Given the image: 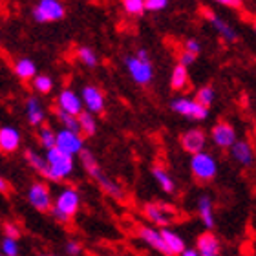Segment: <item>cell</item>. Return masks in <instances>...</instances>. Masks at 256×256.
Instances as JSON below:
<instances>
[{
  "label": "cell",
  "instance_id": "cell-4",
  "mask_svg": "<svg viewBox=\"0 0 256 256\" xmlns=\"http://www.w3.org/2000/svg\"><path fill=\"white\" fill-rule=\"evenodd\" d=\"M124 70L128 72V75L132 77V80L138 86H146L150 84V80L154 77V66L150 59H141L138 55H126L123 59Z\"/></svg>",
  "mask_w": 256,
  "mask_h": 256
},
{
  "label": "cell",
  "instance_id": "cell-19",
  "mask_svg": "<svg viewBox=\"0 0 256 256\" xmlns=\"http://www.w3.org/2000/svg\"><path fill=\"white\" fill-rule=\"evenodd\" d=\"M207 18H208V22L212 24L214 30H216V33H218L220 37L224 38L225 42H227V44L238 42V33H236L234 28L230 26V24L225 20V18L218 16L216 13H207Z\"/></svg>",
  "mask_w": 256,
  "mask_h": 256
},
{
  "label": "cell",
  "instance_id": "cell-30",
  "mask_svg": "<svg viewBox=\"0 0 256 256\" xmlns=\"http://www.w3.org/2000/svg\"><path fill=\"white\" fill-rule=\"evenodd\" d=\"M38 143L44 150L54 148L57 144V132L54 128L48 126V124H40V130H38Z\"/></svg>",
  "mask_w": 256,
  "mask_h": 256
},
{
  "label": "cell",
  "instance_id": "cell-33",
  "mask_svg": "<svg viewBox=\"0 0 256 256\" xmlns=\"http://www.w3.org/2000/svg\"><path fill=\"white\" fill-rule=\"evenodd\" d=\"M214 99H216V92H214L212 86H202V88H198L196 92V101H200L202 104H205V106H212Z\"/></svg>",
  "mask_w": 256,
  "mask_h": 256
},
{
  "label": "cell",
  "instance_id": "cell-42",
  "mask_svg": "<svg viewBox=\"0 0 256 256\" xmlns=\"http://www.w3.org/2000/svg\"><path fill=\"white\" fill-rule=\"evenodd\" d=\"M8 190H10V185H8V182H6L4 178H0V192H2V194H6Z\"/></svg>",
  "mask_w": 256,
  "mask_h": 256
},
{
  "label": "cell",
  "instance_id": "cell-23",
  "mask_svg": "<svg viewBox=\"0 0 256 256\" xmlns=\"http://www.w3.org/2000/svg\"><path fill=\"white\" fill-rule=\"evenodd\" d=\"M152 176H154L156 183L161 187V190L166 192V194H176V182H174V178L166 172V168L160 165H154L152 166Z\"/></svg>",
  "mask_w": 256,
  "mask_h": 256
},
{
  "label": "cell",
  "instance_id": "cell-41",
  "mask_svg": "<svg viewBox=\"0 0 256 256\" xmlns=\"http://www.w3.org/2000/svg\"><path fill=\"white\" fill-rule=\"evenodd\" d=\"M182 256H200V251H198V247H185Z\"/></svg>",
  "mask_w": 256,
  "mask_h": 256
},
{
  "label": "cell",
  "instance_id": "cell-10",
  "mask_svg": "<svg viewBox=\"0 0 256 256\" xmlns=\"http://www.w3.org/2000/svg\"><path fill=\"white\" fill-rule=\"evenodd\" d=\"M210 139L218 148L230 150V146L238 141V134H236V128L230 123L220 121L210 128Z\"/></svg>",
  "mask_w": 256,
  "mask_h": 256
},
{
  "label": "cell",
  "instance_id": "cell-6",
  "mask_svg": "<svg viewBox=\"0 0 256 256\" xmlns=\"http://www.w3.org/2000/svg\"><path fill=\"white\" fill-rule=\"evenodd\" d=\"M64 15H66V8L60 0H38L37 6L32 10L33 20L38 22V24L62 20Z\"/></svg>",
  "mask_w": 256,
  "mask_h": 256
},
{
  "label": "cell",
  "instance_id": "cell-14",
  "mask_svg": "<svg viewBox=\"0 0 256 256\" xmlns=\"http://www.w3.org/2000/svg\"><path fill=\"white\" fill-rule=\"evenodd\" d=\"M57 108L74 114V116H79L84 110V102H82V97L77 96L72 88H64L57 97Z\"/></svg>",
  "mask_w": 256,
  "mask_h": 256
},
{
  "label": "cell",
  "instance_id": "cell-16",
  "mask_svg": "<svg viewBox=\"0 0 256 256\" xmlns=\"http://www.w3.org/2000/svg\"><path fill=\"white\" fill-rule=\"evenodd\" d=\"M196 247L200 251V256H218L222 251V244H220L218 236L212 232V229H207L198 236Z\"/></svg>",
  "mask_w": 256,
  "mask_h": 256
},
{
  "label": "cell",
  "instance_id": "cell-7",
  "mask_svg": "<svg viewBox=\"0 0 256 256\" xmlns=\"http://www.w3.org/2000/svg\"><path fill=\"white\" fill-rule=\"evenodd\" d=\"M143 214L144 218L148 220L152 225L158 227H168L172 224V218L176 214V208L166 203H158V202H148L143 205Z\"/></svg>",
  "mask_w": 256,
  "mask_h": 256
},
{
  "label": "cell",
  "instance_id": "cell-15",
  "mask_svg": "<svg viewBox=\"0 0 256 256\" xmlns=\"http://www.w3.org/2000/svg\"><path fill=\"white\" fill-rule=\"evenodd\" d=\"M22 141L20 132L16 130L15 126H10V124H4L0 128V152L2 154H13L18 150Z\"/></svg>",
  "mask_w": 256,
  "mask_h": 256
},
{
  "label": "cell",
  "instance_id": "cell-17",
  "mask_svg": "<svg viewBox=\"0 0 256 256\" xmlns=\"http://www.w3.org/2000/svg\"><path fill=\"white\" fill-rule=\"evenodd\" d=\"M92 178L96 180L97 187L101 188V190L104 192L106 196L114 198V200H119V202H121V200H124V188L121 187L118 182H114L110 176H106V174H104L101 168H99V170H97Z\"/></svg>",
  "mask_w": 256,
  "mask_h": 256
},
{
  "label": "cell",
  "instance_id": "cell-24",
  "mask_svg": "<svg viewBox=\"0 0 256 256\" xmlns=\"http://www.w3.org/2000/svg\"><path fill=\"white\" fill-rule=\"evenodd\" d=\"M170 88L176 92H183L188 88V66L178 62L172 68L170 74Z\"/></svg>",
  "mask_w": 256,
  "mask_h": 256
},
{
  "label": "cell",
  "instance_id": "cell-2",
  "mask_svg": "<svg viewBox=\"0 0 256 256\" xmlns=\"http://www.w3.org/2000/svg\"><path fill=\"white\" fill-rule=\"evenodd\" d=\"M46 158H48V163H50V174H48L50 182L59 183L74 174L75 156L64 152L59 146H54V148L46 150Z\"/></svg>",
  "mask_w": 256,
  "mask_h": 256
},
{
  "label": "cell",
  "instance_id": "cell-36",
  "mask_svg": "<svg viewBox=\"0 0 256 256\" xmlns=\"http://www.w3.org/2000/svg\"><path fill=\"white\" fill-rule=\"evenodd\" d=\"M144 4H146V11L160 13V11H165L168 8V0H144Z\"/></svg>",
  "mask_w": 256,
  "mask_h": 256
},
{
  "label": "cell",
  "instance_id": "cell-39",
  "mask_svg": "<svg viewBox=\"0 0 256 256\" xmlns=\"http://www.w3.org/2000/svg\"><path fill=\"white\" fill-rule=\"evenodd\" d=\"M183 48L188 50V52H192V54L200 55V52H202V44L198 42L196 38H187V40L183 42Z\"/></svg>",
  "mask_w": 256,
  "mask_h": 256
},
{
  "label": "cell",
  "instance_id": "cell-27",
  "mask_svg": "<svg viewBox=\"0 0 256 256\" xmlns=\"http://www.w3.org/2000/svg\"><path fill=\"white\" fill-rule=\"evenodd\" d=\"M97 114L90 112V110H82L79 114V123H80V134L84 136V138H94L97 134V119H96Z\"/></svg>",
  "mask_w": 256,
  "mask_h": 256
},
{
  "label": "cell",
  "instance_id": "cell-3",
  "mask_svg": "<svg viewBox=\"0 0 256 256\" xmlns=\"http://www.w3.org/2000/svg\"><path fill=\"white\" fill-rule=\"evenodd\" d=\"M190 172L200 183H210L218 176V161L205 150L190 156Z\"/></svg>",
  "mask_w": 256,
  "mask_h": 256
},
{
  "label": "cell",
  "instance_id": "cell-28",
  "mask_svg": "<svg viewBox=\"0 0 256 256\" xmlns=\"http://www.w3.org/2000/svg\"><path fill=\"white\" fill-rule=\"evenodd\" d=\"M55 118L62 124V128H70V130H75V132H80V123H79V116H74L70 112H64L60 108L55 106Z\"/></svg>",
  "mask_w": 256,
  "mask_h": 256
},
{
  "label": "cell",
  "instance_id": "cell-5",
  "mask_svg": "<svg viewBox=\"0 0 256 256\" xmlns=\"http://www.w3.org/2000/svg\"><path fill=\"white\" fill-rule=\"evenodd\" d=\"M170 110L182 118L192 119V121H205L208 118V106L196 101V97H178L170 101Z\"/></svg>",
  "mask_w": 256,
  "mask_h": 256
},
{
  "label": "cell",
  "instance_id": "cell-35",
  "mask_svg": "<svg viewBox=\"0 0 256 256\" xmlns=\"http://www.w3.org/2000/svg\"><path fill=\"white\" fill-rule=\"evenodd\" d=\"M2 232H4V236H11V238H20V227L16 224H13V222H10V220H6L4 224H2Z\"/></svg>",
  "mask_w": 256,
  "mask_h": 256
},
{
  "label": "cell",
  "instance_id": "cell-31",
  "mask_svg": "<svg viewBox=\"0 0 256 256\" xmlns=\"http://www.w3.org/2000/svg\"><path fill=\"white\" fill-rule=\"evenodd\" d=\"M77 57H79L80 62L84 64V66H88V68H96L97 64H99V57H97V54L90 46H80V48L77 50Z\"/></svg>",
  "mask_w": 256,
  "mask_h": 256
},
{
  "label": "cell",
  "instance_id": "cell-26",
  "mask_svg": "<svg viewBox=\"0 0 256 256\" xmlns=\"http://www.w3.org/2000/svg\"><path fill=\"white\" fill-rule=\"evenodd\" d=\"M161 232H163V238H165V244L170 251V256H182L183 249H185V242L176 230L168 229V227H161Z\"/></svg>",
  "mask_w": 256,
  "mask_h": 256
},
{
  "label": "cell",
  "instance_id": "cell-11",
  "mask_svg": "<svg viewBox=\"0 0 256 256\" xmlns=\"http://www.w3.org/2000/svg\"><path fill=\"white\" fill-rule=\"evenodd\" d=\"M60 150L68 152L72 156H79L84 148V136H80V132L70 130V128H62L57 132V144Z\"/></svg>",
  "mask_w": 256,
  "mask_h": 256
},
{
  "label": "cell",
  "instance_id": "cell-25",
  "mask_svg": "<svg viewBox=\"0 0 256 256\" xmlns=\"http://www.w3.org/2000/svg\"><path fill=\"white\" fill-rule=\"evenodd\" d=\"M13 72L20 80H33V77L37 75V64L33 62L32 59L20 57L13 62Z\"/></svg>",
  "mask_w": 256,
  "mask_h": 256
},
{
  "label": "cell",
  "instance_id": "cell-20",
  "mask_svg": "<svg viewBox=\"0 0 256 256\" xmlns=\"http://www.w3.org/2000/svg\"><path fill=\"white\" fill-rule=\"evenodd\" d=\"M196 207H198V216L202 220V224L205 225L207 229H214L216 220H214V208H212V200H210V196L202 194V196L198 198Z\"/></svg>",
  "mask_w": 256,
  "mask_h": 256
},
{
  "label": "cell",
  "instance_id": "cell-40",
  "mask_svg": "<svg viewBox=\"0 0 256 256\" xmlns=\"http://www.w3.org/2000/svg\"><path fill=\"white\" fill-rule=\"evenodd\" d=\"M214 2H218L225 8H230V10H242L244 8V0H214Z\"/></svg>",
  "mask_w": 256,
  "mask_h": 256
},
{
  "label": "cell",
  "instance_id": "cell-32",
  "mask_svg": "<svg viewBox=\"0 0 256 256\" xmlns=\"http://www.w3.org/2000/svg\"><path fill=\"white\" fill-rule=\"evenodd\" d=\"M121 4H123V10L132 16H141L146 13L144 0H121Z\"/></svg>",
  "mask_w": 256,
  "mask_h": 256
},
{
  "label": "cell",
  "instance_id": "cell-13",
  "mask_svg": "<svg viewBox=\"0 0 256 256\" xmlns=\"http://www.w3.org/2000/svg\"><path fill=\"white\" fill-rule=\"evenodd\" d=\"M80 97H82L86 110H90L94 114L104 112V94L101 92V88H97L94 84H86L80 90Z\"/></svg>",
  "mask_w": 256,
  "mask_h": 256
},
{
  "label": "cell",
  "instance_id": "cell-12",
  "mask_svg": "<svg viewBox=\"0 0 256 256\" xmlns=\"http://www.w3.org/2000/svg\"><path fill=\"white\" fill-rule=\"evenodd\" d=\"M180 141H182V148L192 156L205 150V146H207V134L203 132L202 128H190L187 132H183Z\"/></svg>",
  "mask_w": 256,
  "mask_h": 256
},
{
  "label": "cell",
  "instance_id": "cell-1",
  "mask_svg": "<svg viewBox=\"0 0 256 256\" xmlns=\"http://www.w3.org/2000/svg\"><path fill=\"white\" fill-rule=\"evenodd\" d=\"M80 207V194L74 187H64L59 190V194L54 200V207L50 210L52 218L57 224H68L75 214L79 212Z\"/></svg>",
  "mask_w": 256,
  "mask_h": 256
},
{
  "label": "cell",
  "instance_id": "cell-34",
  "mask_svg": "<svg viewBox=\"0 0 256 256\" xmlns=\"http://www.w3.org/2000/svg\"><path fill=\"white\" fill-rule=\"evenodd\" d=\"M0 251L2 256H18V240L16 238H11V236H4L2 238V244H0Z\"/></svg>",
  "mask_w": 256,
  "mask_h": 256
},
{
  "label": "cell",
  "instance_id": "cell-37",
  "mask_svg": "<svg viewBox=\"0 0 256 256\" xmlns=\"http://www.w3.org/2000/svg\"><path fill=\"white\" fill-rule=\"evenodd\" d=\"M64 252L68 256H79L80 252H82V246H80L79 242L68 240L64 244Z\"/></svg>",
  "mask_w": 256,
  "mask_h": 256
},
{
  "label": "cell",
  "instance_id": "cell-21",
  "mask_svg": "<svg viewBox=\"0 0 256 256\" xmlns=\"http://www.w3.org/2000/svg\"><path fill=\"white\" fill-rule=\"evenodd\" d=\"M26 118L28 123L32 126H40L44 123V119H46V112H44L42 104L35 96L26 99Z\"/></svg>",
  "mask_w": 256,
  "mask_h": 256
},
{
  "label": "cell",
  "instance_id": "cell-9",
  "mask_svg": "<svg viewBox=\"0 0 256 256\" xmlns=\"http://www.w3.org/2000/svg\"><path fill=\"white\" fill-rule=\"evenodd\" d=\"M136 234H138L139 240L143 242V244H146L150 249L158 251L160 254L170 256V251H168V247H166L161 229H156L152 225H138V227H136Z\"/></svg>",
  "mask_w": 256,
  "mask_h": 256
},
{
  "label": "cell",
  "instance_id": "cell-22",
  "mask_svg": "<svg viewBox=\"0 0 256 256\" xmlns=\"http://www.w3.org/2000/svg\"><path fill=\"white\" fill-rule=\"evenodd\" d=\"M24 158H26L28 165L32 166V168L37 172L38 176H42V178H46V180H48L50 163H48V158H46V156L37 154L35 150H26V152H24Z\"/></svg>",
  "mask_w": 256,
  "mask_h": 256
},
{
  "label": "cell",
  "instance_id": "cell-38",
  "mask_svg": "<svg viewBox=\"0 0 256 256\" xmlns=\"http://www.w3.org/2000/svg\"><path fill=\"white\" fill-rule=\"evenodd\" d=\"M196 54H192V52H188V50L183 48L182 54H180V57H178V62L185 64V66H190L192 62H196Z\"/></svg>",
  "mask_w": 256,
  "mask_h": 256
},
{
  "label": "cell",
  "instance_id": "cell-43",
  "mask_svg": "<svg viewBox=\"0 0 256 256\" xmlns=\"http://www.w3.org/2000/svg\"><path fill=\"white\" fill-rule=\"evenodd\" d=\"M252 32H254V33H256V20H254V22H252Z\"/></svg>",
  "mask_w": 256,
  "mask_h": 256
},
{
  "label": "cell",
  "instance_id": "cell-29",
  "mask_svg": "<svg viewBox=\"0 0 256 256\" xmlns=\"http://www.w3.org/2000/svg\"><path fill=\"white\" fill-rule=\"evenodd\" d=\"M32 86H33V90L37 92V94H40V96H48L50 92H54L55 84H54V79H52L50 75L37 74L35 77H33Z\"/></svg>",
  "mask_w": 256,
  "mask_h": 256
},
{
  "label": "cell",
  "instance_id": "cell-18",
  "mask_svg": "<svg viewBox=\"0 0 256 256\" xmlns=\"http://www.w3.org/2000/svg\"><path fill=\"white\" fill-rule=\"evenodd\" d=\"M230 156L242 166H251L254 163V148H252V144L249 141H246V139H238L230 146Z\"/></svg>",
  "mask_w": 256,
  "mask_h": 256
},
{
  "label": "cell",
  "instance_id": "cell-8",
  "mask_svg": "<svg viewBox=\"0 0 256 256\" xmlns=\"http://www.w3.org/2000/svg\"><path fill=\"white\" fill-rule=\"evenodd\" d=\"M28 202L38 212H50L54 207V198L52 190L44 182H35L28 188Z\"/></svg>",
  "mask_w": 256,
  "mask_h": 256
}]
</instances>
